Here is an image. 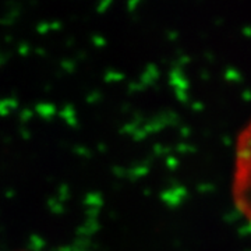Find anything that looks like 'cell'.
Segmentation results:
<instances>
[{"label": "cell", "mask_w": 251, "mask_h": 251, "mask_svg": "<svg viewBox=\"0 0 251 251\" xmlns=\"http://www.w3.org/2000/svg\"><path fill=\"white\" fill-rule=\"evenodd\" d=\"M232 196L237 211L251 224V119L234 145Z\"/></svg>", "instance_id": "1"}]
</instances>
